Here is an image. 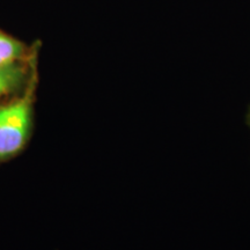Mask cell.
<instances>
[{"mask_svg": "<svg viewBox=\"0 0 250 250\" xmlns=\"http://www.w3.org/2000/svg\"><path fill=\"white\" fill-rule=\"evenodd\" d=\"M248 121H249V125H250V109H249V114H248Z\"/></svg>", "mask_w": 250, "mask_h": 250, "instance_id": "obj_4", "label": "cell"}, {"mask_svg": "<svg viewBox=\"0 0 250 250\" xmlns=\"http://www.w3.org/2000/svg\"><path fill=\"white\" fill-rule=\"evenodd\" d=\"M35 79H31L22 96L0 105V161L19 154L29 139L33 123Z\"/></svg>", "mask_w": 250, "mask_h": 250, "instance_id": "obj_1", "label": "cell"}, {"mask_svg": "<svg viewBox=\"0 0 250 250\" xmlns=\"http://www.w3.org/2000/svg\"><path fill=\"white\" fill-rule=\"evenodd\" d=\"M27 50L20 41L0 31V66L23 62Z\"/></svg>", "mask_w": 250, "mask_h": 250, "instance_id": "obj_3", "label": "cell"}, {"mask_svg": "<svg viewBox=\"0 0 250 250\" xmlns=\"http://www.w3.org/2000/svg\"><path fill=\"white\" fill-rule=\"evenodd\" d=\"M27 65L23 62L0 66V98L27 83Z\"/></svg>", "mask_w": 250, "mask_h": 250, "instance_id": "obj_2", "label": "cell"}]
</instances>
